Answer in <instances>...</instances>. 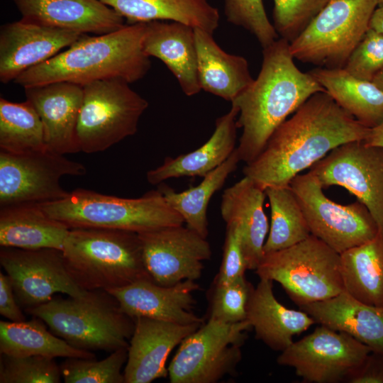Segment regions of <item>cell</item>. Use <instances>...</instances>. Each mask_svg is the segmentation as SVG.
<instances>
[{
	"label": "cell",
	"instance_id": "6da1fadb",
	"mask_svg": "<svg viewBox=\"0 0 383 383\" xmlns=\"http://www.w3.org/2000/svg\"><path fill=\"white\" fill-rule=\"evenodd\" d=\"M370 128L343 109L326 92L309 97L272 134L262 152L243 172L265 190L289 186L339 145L364 140Z\"/></svg>",
	"mask_w": 383,
	"mask_h": 383
},
{
	"label": "cell",
	"instance_id": "7a4b0ae2",
	"mask_svg": "<svg viewBox=\"0 0 383 383\" xmlns=\"http://www.w3.org/2000/svg\"><path fill=\"white\" fill-rule=\"evenodd\" d=\"M262 55L257 77L231 102L239 110L236 125L242 133L236 150L245 164L257 157L291 113L312 95L326 91L296 66L286 39L279 38L262 48Z\"/></svg>",
	"mask_w": 383,
	"mask_h": 383
},
{
	"label": "cell",
	"instance_id": "3957f363",
	"mask_svg": "<svg viewBox=\"0 0 383 383\" xmlns=\"http://www.w3.org/2000/svg\"><path fill=\"white\" fill-rule=\"evenodd\" d=\"M145 23L94 36L83 35L65 50L20 74L22 87L67 82L80 85L119 78L129 84L143 78L151 62L143 50Z\"/></svg>",
	"mask_w": 383,
	"mask_h": 383
},
{
	"label": "cell",
	"instance_id": "277c9868",
	"mask_svg": "<svg viewBox=\"0 0 383 383\" xmlns=\"http://www.w3.org/2000/svg\"><path fill=\"white\" fill-rule=\"evenodd\" d=\"M62 252L69 275L85 291H107L151 279L145 266L137 233L72 228Z\"/></svg>",
	"mask_w": 383,
	"mask_h": 383
},
{
	"label": "cell",
	"instance_id": "5b68a950",
	"mask_svg": "<svg viewBox=\"0 0 383 383\" xmlns=\"http://www.w3.org/2000/svg\"><path fill=\"white\" fill-rule=\"evenodd\" d=\"M25 311L41 319L52 333L72 346L88 351L112 353L128 348L135 324L106 290L88 291L77 297H53Z\"/></svg>",
	"mask_w": 383,
	"mask_h": 383
},
{
	"label": "cell",
	"instance_id": "8992f818",
	"mask_svg": "<svg viewBox=\"0 0 383 383\" xmlns=\"http://www.w3.org/2000/svg\"><path fill=\"white\" fill-rule=\"evenodd\" d=\"M39 205L49 216L70 229H112L140 233L184 223L158 189L139 198L127 199L77 189L62 199Z\"/></svg>",
	"mask_w": 383,
	"mask_h": 383
},
{
	"label": "cell",
	"instance_id": "52a82bcc",
	"mask_svg": "<svg viewBox=\"0 0 383 383\" xmlns=\"http://www.w3.org/2000/svg\"><path fill=\"white\" fill-rule=\"evenodd\" d=\"M255 271L260 279L279 283L299 307L345 290L340 255L313 235L289 248L264 253Z\"/></svg>",
	"mask_w": 383,
	"mask_h": 383
},
{
	"label": "cell",
	"instance_id": "ba28073f",
	"mask_svg": "<svg viewBox=\"0 0 383 383\" xmlns=\"http://www.w3.org/2000/svg\"><path fill=\"white\" fill-rule=\"evenodd\" d=\"M83 90L76 128L80 152H102L136 133L148 102L128 82L99 80L83 85Z\"/></svg>",
	"mask_w": 383,
	"mask_h": 383
},
{
	"label": "cell",
	"instance_id": "9c48e42d",
	"mask_svg": "<svg viewBox=\"0 0 383 383\" xmlns=\"http://www.w3.org/2000/svg\"><path fill=\"white\" fill-rule=\"evenodd\" d=\"M378 5L379 0H329L289 43L292 56L321 67L343 68Z\"/></svg>",
	"mask_w": 383,
	"mask_h": 383
},
{
	"label": "cell",
	"instance_id": "30bf717a",
	"mask_svg": "<svg viewBox=\"0 0 383 383\" xmlns=\"http://www.w3.org/2000/svg\"><path fill=\"white\" fill-rule=\"evenodd\" d=\"M247 320L226 323L208 318L179 345L167 370L171 383H215L235 373L251 329Z\"/></svg>",
	"mask_w": 383,
	"mask_h": 383
},
{
	"label": "cell",
	"instance_id": "8fae6325",
	"mask_svg": "<svg viewBox=\"0 0 383 383\" xmlns=\"http://www.w3.org/2000/svg\"><path fill=\"white\" fill-rule=\"evenodd\" d=\"M303 210L311 234L340 255L364 244L379 233L375 220L359 201L341 205L323 192L309 171L294 177L289 184Z\"/></svg>",
	"mask_w": 383,
	"mask_h": 383
},
{
	"label": "cell",
	"instance_id": "7c38bea8",
	"mask_svg": "<svg viewBox=\"0 0 383 383\" xmlns=\"http://www.w3.org/2000/svg\"><path fill=\"white\" fill-rule=\"evenodd\" d=\"M64 155L48 148L23 153L0 150V207L42 204L68 196L60 179L83 176L87 168Z\"/></svg>",
	"mask_w": 383,
	"mask_h": 383
},
{
	"label": "cell",
	"instance_id": "4fadbf2b",
	"mask_svg": "<svg viewBox=\"0 0 383 383\" xmlns=\"http://www.w3.org/2000/svg\"><path fill=\"white\" fill-rule=\"evenodd\" d=\"M371 352L352 336L320 325L282 351L277 362L293 367L304 382H346Z\"/></svg>",
	"mask_w": 383,
	"mask_h": 383
},
{
	"label": "cell",
	"instance_id": "5bb4252c",
	"mask_svg": "<svg viewBox=\"0 0 383 383\" xmlns=\"http://www.w3.org/2000/svg\"><path fill=\"white\" fill-rule=\"evenodd\" d=\"M309 169L323 188L339 186L353 194L370 211L383 236V148L363 140L346 143Z\"/></svg>",
	"mask_w": 383,
	"mask_h": 383
},
{
	"label": "cell",
	"instance_id": "9a60e30c",
	"mask_svg": "<svg viewBox=\"0 0 383 383\" xmlns=\"http://www.w3.org/2000/svg\"><path fill=\"white\" fill-rule=\"evenodd\" d=\"M0 264L24 311L49 301L56 293L77 297L88 292L72 279L59 249L1 247Z\"/></svg>",
	"mask_w": 383,
	"mask_h": 383
},
{
	"label": "cell",
	"instance_id": "2e32d148",
	"mask_svg": "<svg viewBox=\"0 0 383 383\" xmlns=\"http://www.w3.org/2000/svg\"><path fill=\"white\" fill-rule=\"evenodd\" d=\"M146 270L152 280L172 286L199 279L211 250L206 238L183 225L138 233Z\"/></svg>",
	"mask_w": 383,
	"mask_h": 383
},
{
	"label": "cell",
	"instance_id": "e0dca14e",
	"mask_svg": "<svg viewBox=\"0 0 383 383\" xmlns=\"http://www.w3.org/2000/svg\"><path fill=\"white\" fill-rule=\"evenodd\" d=\"M84 34L20 20L0 28V81L13 82L26 70L47 61Z\"/></svg>",
	"mask_w": 383,
	"mask_h": 383
},
{
	"label": "cell",
	"instance_id": "ac0fdd59",
	"mask_svg": "<svg viewBox=\"0 0 383 383\" xmlns=\"http://www.w3.org/2000/svg\"><path fill=\"white\" fill-rule=\"evenodd\" d=\"M124 368L125 383H150L168 376L172 350L203 323L178 324L145 317L135 319Z\"/></svg>",
	"mask_w": 383,
	"mask_h": 383
},
{
	"label": "cell",
	"instance_id": "d6986e66",
	"mask_svg": "<svg viewBox=\"0 0 383 383\" xmlns=\"http://www.w3.org/2000/svg\"><path fill=\"white\" fill-rule=\"evenodd\" d=\"M199 289L194 280L166 287L151 279H143L107 292L117 300L121 310L133 319L145 317L187 325L204 323V319L192 311L195 303L193 294Z\"/></svg>",
	"mask_w": 383,
	"mask_h": 383
},
{
	"label": "cell",
	"instance_id": "ffe728a7",
	"mask_svg": "<svg viewBox=\"0 0 383 383\" xmlns=\"http://www.w3.org/2000/svg\"><path fill=\"white\" fill-rule=\"evenodd\" d=\"M26 100L42 121L47 148L66 155L80 152L76 128L83 99V86L57 82L24 89Z\"/></svg>",
	"mask_w": 383,
	"mask_h": 383
},
{
	"label": "cell",
	"instance_id": "44dd1931",
	"mask_svg": "<svg viewBox=\"0 0 383 383\" xmlns=\"http://www.w3.org/2000/svg\"><path fill=\"white\" fill-rule=\"evenodd\" d=\"M21 20L82 34L118 30L124 18L99 0H13Z\"/></svg>",
	"mask_w": 383,
	"mask_h": 383
},
{
	"label": "cell",
	"instance_id": "7402d4cb",
	"mask_svg": "<svg viewBox=\"0 0 383 383\" xmlns=\"http://www.w3.org/2000/svg\"><path fill=\"white\" fill-rule=\"evenodd\" d=\"M143 46L148 57H156L166 65L187 96L201 90L194 28L176 21L147 22Z\"/></svg>",
	"mask_w": 383,
	"mask_h": 383
},
{
	"label": "cell",
	"instance_id": "603a6c76",
	"mask_svg": "<svg viewBox=\"0 0 383 383\" xmlns=\"http://www.w3.org/2000/svg\"><path fill=\"white\" fill-rule=\"evenodd\" d=\"M300 309L315 323L343 332L368 346L372 352L383 355V308L363 303L344 290L332 298Z\"/></svg>",
	"mask_w": 383,
	"mask_h": 383
},
{
	"label": "cell",
	"instance_id": "cb8c5ba5",
	"mask_svg": "<svg viewBox=\"0 0 383 383\" xmlns=\"http://www.w3.org/2000/svg\"><path fill=\"white\" fill-rule=\"evenodd\" d=\"M246 320L255 338L271 349L283 351L294 341L293 336L306 331L316 323L305 311L282 305L273 293V281L260 279L250 293L246 306Z\"/></svg>",
	"mask_w": 383,
	"mask_h": 383
},
{
	"label": "cell",
	"instance_id": "d4e9b609",
	"mask_svg": "<svg viewBox=\"0 0 383 383\" xmlns=\"http://www.w3.org/2000/svg\"><path fill=\"white\" fill-rule=\"evenodd\" d=\"M265 191L244 176L222 195L221 213L223 221L240 228L247 270H255L263 255L269 229L263 204Z\"/></svg>",
	"mask_w": 383,
	"mask_h": 383
},
{
	"label": "cell",
	"instance_id": "484cf974",
	"mask_svg": "<svg viewBox=\"0 0 383 383\" xmlns=\"http://www.w3.org/2000/svg\"><path fill=\"white\" fill-rule=\"evenodd\" d=\"M238 107L231 104L228 113L218 118L210 138L198 149L175 157H167L163 163L146 174L148 182L159 184L181 177H204L224 162L236 148Z\"/></svg>",
	"mask_w": 383,
	"mask_h": 383
},
{
	"label": "cell",
	"instance_id": "4316f807",
	"mask_svg": "<svg viewBox=\"0 0 383 383\" xmlns=\"http://www.w3.org/2000/svg\"><path fill=\"white\" fill-rule=\"evenodd\" d=\"M201 89L232 102L254 81L248 62L223 50L213 34L194 28Z\"/></svg>",
	"mask_w": 383,
	"mask_h": 383
},
{
	"label": "cell",
	"instance_id": "83f0119b",
	"mask_svg": "<svg viewBox=\"0 0 383 383\" xmlns=\"http://www.w3.org/2000/svg\"><path fill=\"white\" fill-rule=\"evenodd\" d=\"M70 230L49 216L39 204L0 207L1 247L62 250Z\"/></svg>",
	"mask_w": 383,
	"mask_h": 383
},
{
	"label": "cell",
	"instance_id": "f1b7e54d",
	"mask_svg": "<svg viewBox=\"0 0 383 383\" xmlns=\"http://www.w3.org/2000/svg\"><path fill=\"white\" fill-rule=\"evenodd\" d=\"M128 24L176 21L213 34L219 26L218 9L208 0H99Z\"/></svg>",
	"mask_w": 383,
	"mask_h": 383
},
{
	"label": "cell",
	"instance_id": "f546056e",
	"mask_svg": "<svg viewBox=\"0 0 383 383\" xmlns=\"http://www.w3.org/2000/svg\"><path fill=\"white\" fill-rule=\"evenodd\" d=\"M334 101L369 128L383 121V91L372 82L344 68L317 67L308 72Z\"/></svg>",
	"mask_w": 383,
	"mask_h": 383
},
{
	"label": "cell",
	"instance_id": "4dcf8cb0",
	"mask_svg": "<svg viewBox=\"0 0 383 383\" xmlns=\"http://www.w3.org/2000/svg\"><path fill=\"white\" fill-rule=\"evenodd\" d=\"M345 290L367 304L383 308V236L340 254Z\"/></svg>",
	"mask_w": 383,
	"mask_h": 383
},
{
	"label": "cell",
	"instance_id": "1f68e13d",
	"mask_svg": "<svg viewBox=\"0 0 383 383\" xmlns=\"http://www.w3.org/2000/svg\"><path fill=\"white\" fill-rule=\"evenodd\" d=\"M29 321H0V353L15 357L40 355L50 358L93 359L95 355L76 348L48 331L45 322L33 316Z\"/></svg>",
	"mask_w": 383,
	"mask_h": 383
},
{
	"label": "cell",
	"instance_id": "d6a6232c",
	"mask_svg": "<svg viewBox=\"0 0 383 383\" xmlns=\"http://www.w3.org/2000/svg\"><path fill=\"white\" fill-rule=\"evenodd\" d=\"M240 162L236 148L220 166L204 177L200 184L187 190L176 192L165 184L160 183L158 190L167 202L183 218L187 226L206 238L209 235L208 205L212 196L226 182Z\"/></svg>",
	"mask_w": 383,
	"mask_h": 383
},
{
	"label": "cell",
	"instance_id": "836d02e7",
	"mask_svg": "<svg viewBox=\"0 0 383 383\" xmlns=\"http://www.w3.org/2000/svg\"><path fill=\"white\" fill-rule=\"evenodd\" d=\"M271 210V225L264 253L292 246L311 234L303 210L290 186L265 189Z\"/></svg>",
	"mask_w": 383,
	"mask_h": 383
},
{
	"label": "cell",
	"instance_id": "e575fe53",
	"mask_svg": "<svg viewBox=\"0 0 383 383\" xmlns=\"http://www.w3.org/2000/svg\"><path fill=\"white\" fill-rule=\"evenodd\" d=\"M47 148L39 115L28 101L16 103L0 98V149L23 153Z\"/></svg>",
	"mask_w": 383,
	"mask_h": 383
},
{
	"label": "cell",
	"instance_id": "d590c367",
	"mask_svg": "<svg viewBox=\"0 0 383 383\" xmlns=\"http://www.w3.org/2000/svg\"><path fill=\"white\" fill-rule=\"evenodd\" d=\"M128 348L118 349L106 358H67L60 366L65 383H124L122 367L126 363Z\"/></svg>",
	"mask_w": 383,
	"mask_h": 383
},
{
	"label": "cell",
	"instance_id": "8d00e7d4",
	"mask_svg": "<svg viewBox=\"0 0 383 383\" xmlns=\"http://www.w3.org/2000/svg\"><path fill=\"white\" fill-rule=\"evenodd\" d=\"M61 377L54 358L1 354L0 383H59Z\"/></svg>",
	"mask_w": 383,
	"mask_h": 383
},
{
	"label": "cell",
	"instance_id": "74e56055",
	"mask_svg": "<svg viewBox=\"0 0 383 383\" xmlns=\"http://www.w3.org/2000/svg\"><path fill=\"white\" fill-rule=\"evenodd\" d=\"M224 14L229 23L252 33L262 48L279 38L262 0H224Z\"/></svg>",
	"mask_w": 383,
	"mask_h": 383
},
{
	"label": "cell",
	"instance_id": "f35d334b",
	"mask_svg": "<svg viewBox=\"0 0 383 383\" xmlns=\"http://www.w3.org/2000/svg\"><path fill=\"white\" fill-rule=\"evenodd\" d=\"M252 287L245 276L231 282L213 284L208 318L226 323L246 320V306Z\"/></svg>",
	"mask_w": 383,
	"mask_h": 383
},
{
	"label": "cell",
	"instance_id": "ab89813d",
	"mask_svg": "<svg viewBox=\"0 0 383 383\" xmlns=\"http://www.w3.org/2000/svg\"><path fill=\"white\" fill-rule=\"evenodd\" d=\"M329 0H274V27L280 38L291 43Z\"/></svg>",
	"mask_w": 383,
	"mask_h": 383
},
{
	"label": "cell",
	"instance_id": "60d3db41",
	"mask_svg": "<svg viewBox=\"0 0 383 383\" xmlns=\"http://www.w3.org/2000/svg\"><path fill=\"white\" fill-rule=\"evenodd\" d=\"M343 68L359 79L372 82L383 69V33L369 28Z\"/></svg>",
	"mask_w": 383,
	"mask_h": 383
},
{
	"label": "cell",
	"instance_id": "b9f144b4",
	"mask_svg": "<svg viewBox=\"0 0 383 383\" xmlns=\"http://www.w3.org/2000/svg\"><path fill=\"white\" fill-rule=\"evenodd\" d=\"M246 270L240 228L235 223H227L222 262L213 284L231 282L245 276Z\"/></svg>",
	"mask_w": 383,
	"mask_h": 383
},
{
	"label": "cell",
	"instance_id": "7bdbcfd3",
	"mask_svg": "<svg viewBox=\"0 0 383 383\" xmlns=\"http://www.w3.org/2000/svg\"><path fill=\"white\" fill-rule=\"evenodd\" d=\"M0 313L12 322H23L26 318L21 311L8 275L0 272Z\"/></svg>",
	"mask_w": 383,
	"mask_h": 383
},
{
	"label": "cell",
	"instance_id": "ee69618b",
	"mask_svg": "<svg viewBox=\"0 0 383 383\" xmlns=\"http://www.w3.org/2000/svg\"><path fill=\"white\" fill-rule=\"evenodd\" d=\"M348 383H383V355L371 352Z\"/></svg>",
	"mask_w": 383,
	"mask_h": 383
},
{
	"label": "cell",
	"instance_id": "f6af8a7d",
	"mask_svg": "<svg viewBox=\"0 0 383 383\" xmlns=\"http://www.w3.org/2000/svg\"><path fill=\"white\" fill-rule=\"evenodd\" d=\"M363 141L369 145L383 148V121L370 128L368 135Z\"/></svg>",
	"mask_w": 383,
	"mask_h": 383
},
{
	"label": "cell",
	"instance_id": "bcb514c9",
	"mask_svg": "<svg viewBox=\"0 0 383 383\" xmlns=\"http://www.w3.org/2000/svg\"><path fill=\"white\" fill-rule=\"evenodd\" d=\"M369 28L383 33V4L379 5L374 11L370 20Z\"/></svg>",
	"mask_w": 383,
	"mask_h": 383
},
{
	"label": "cell",
	"instance_id": "7dc6e473",
	"mask_svg": "<svg viewBox=\"0 0 383 383\" xmlns=\"http://www.w3.org/2000/svg\"><path fill=\"white\" fill-rule=\"evenodd\" d=\"M372 82L383 91V69L374 77Z\"/></svg>",
	"mask_w": 383,
	"mask_h": 383
},
{
	"label": "cell",
	"instance_id": "c3c4849f",
	"mask_svg": "<svg viewBox=\"0 0 383 383\" xmlns=\"http://www.w3.org/2000/svg\"><path fill=\"white\" fill-rule=\"evenodd\" d=\"M382 4H383V0H379V5H382Z\"/></svg>",
	"mask_w": 383,
	"mask_h": 383
}]
</instances>
